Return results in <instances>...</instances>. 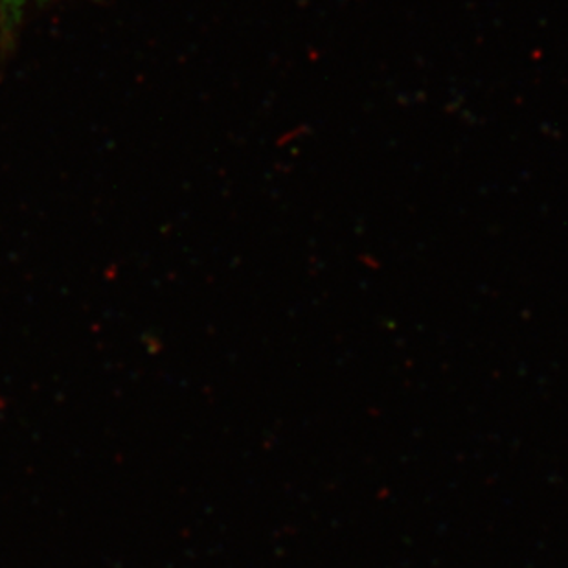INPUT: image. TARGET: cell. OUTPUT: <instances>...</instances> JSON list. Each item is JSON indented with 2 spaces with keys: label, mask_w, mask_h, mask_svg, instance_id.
Returning a JSON list of instances; mask_svg holds the SVG:
<instances>
[{
  "label": "cell",
  "mask_w": 568,
  "mask_h": 568,
  "mask_svg": "<svg viewBox=\"0 0 568 568\" xmlns=\"http://www.w3.org/2000/svg\"><path fill=\"white\" fill-rule=\"evenodd\" d=\"M28 0H0V13H17Z\"/></svg>",
  "instance_id": "cell-1"
}]
</instances>
